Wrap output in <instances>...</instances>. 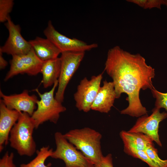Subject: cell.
Masks as SVG:
<instances>
[{
    "label": "cell",
    "instance_id": "obj_1",
    "mask_svg": "<svg viewBox=\"0 0 167 167\" xmlns=\"http://www.w3.org/2000/svg\"><path fill=\"white\" fill-rule=\"evenodd\" d=\"M105 71L113 80L116 99L122 93L128 96L126 100L128 105L121 114L136 117L147 114L141 102L139 92L153 89L152 79L155 72L145 59L139 54H132L116 46L108 52Z\"/></svg>",
    "mask_w": 167,
    "mask_h": 167
},
{
    "label": "cell",
    "instance_id": "obj_2",
    "mask_svg": "<svg viewBox=\"0 0 167 167\" xmlns=\"http://www.w3.org/2000/svg\"><path fill=\"white\" fill-rule=\"evenodd\" d=\"M64 135L94 167L101 163L104 156L101 148L102 135L100 132L86 127L71 130Z\"/></svg>",
    "mask_w": 167,
    "mask_h": 167
},
{
    "label": "cell",
    "instance_id": "obj_3",
    "mask_svg": "<svg viewBox=\"0 0 167 167\" xmlns=\"http://www.w3.org/2000/svg\"><path fill=\"white\" fill-rule=\"evenodd\" d=\"M35 128L34 120L28 113L21 112L10 133V146L20 156H31L36 152V145L33 137Z\"/></svg>",
    "mask_w": 167,
    "mask_h": 167
},
{
    "label": "cell",
    "instance_id": "obj_4",
    "mask_svg": "<svg viewBox=\"0 0 167 167\" xmlns=\"http://www.w3.org/2000/svg\"><path fill=\"white\" fill-rule=\"evenodd\" d=\"M58 84V80L54 83L49 91L43 93H41L37 88L33 90L40 98V100L37 101L36 108L31 116L34 121L36 129L47 121L56 124L60 114L66 110L62 103L58 101L54 96Z\"/></svg>",
    "mask_w": 167,
    "mask_h": 167
},
{
    "label": "cell",
    "instance_id": "obj_5",
    "mask_svg": "<svg viewBox=\"0 0 167 167\" xmlns=\"http://www.w3.org/2000/svg\"><path fill=\"white\" fill-rule=\"evenodd\" d=\"M56 148L51 157L62 160L65 167H94L92 163L65 138L64 134L56 132L54 135Z\"/></svg>",
    "mask_w": 167,
    "mask_h": 167
},
{
    "label": "cell",
    "instance_id": "obj_6",
    "mask_svg": "<svg viewBox=\"0 0 167 167\" xmlns=\"http://www.w3.org/2000/svg\"><path fill=\"white\" fill-rule=\"evenodd\" d=\"M61 71L55 98L62 103L66 87L83 60L84 52H66L61 53Z\"/></svg>",
    "mask_w": 167,
    "mask_h": 167
},
{
    "label": "cell",
    "instance_id": "obj_7",
    "mask_svg": "<svg viewBox=\"0 0 167 167\" xmlns=\"http://www.w3.org/2000/svg\"><path fill=\"white\" fill-rule=\"evenodd\" d=\"M103 73L92 76L90 79L85 77L82 79L74 95L75 106L79 111L88 112L91 110L92 105L101 87Z\"/></svg>",
    "mask_w": 167,
    "mask_h": 167
},
{
    "label": "cell",
    "instance_id": "obj_8",
    "mask_svg": "<svg viewBox=\"0 0 167 167\" xmlns=\"http://www.w3.org/2000/svg\"><path fill=\"white\" fill-rule=\"evenodd\" d=\"M44 33L46 38L51 41L61 52H84L97 48L96 43H88L75 38H71L59 32L49 21Z\"/></svg>",
    "mask_w": 167,
    "mask_h": 167
},
{
    "label": "cell",
    "instance_id": "obj_9",
    "mask_svg": "<svg viewBox=\"0 0 167 167\" xmlns=\"http://www.w3.org/2000/svg\"><path fill=\"white\" fill-rule=\"evenodd\" d=\"M12 56L10 69L4 78L5 81L19 74L36 75L41 73L43 61L37 56L32 48L26 54Z\"/></svg>",
    "mask_w": 167,
    "mask_h": 167
},
{
    "label": "cell",
    "instance_id": "obj_10",
    "mask_svg": "<svg viewBox=\"0 0 167 167\" xmlns=\"http://www.w3.org/2000/svg\"><path fill=\"white\" fill-rule=\"evenodd\" d=\"M160 109L155 107L149 116L147 114L139 118L135 124L128 131L141 133L150 137L160 146L162 144L159 139L158 129L160 123L167 118V113H161Z\"/></svg>",
    "mask_w": 167,
    "mask_h": 167
},
{
    "label": "cell",
    "instance_id": "obj_11",
    "mask_svg": "<svg viewBox=\"0 0 167 167\" xmlns=\"http://www.w3.org/2000/svg\"><path fill=\"white\" fill-rule=\"evenodd\" d=\"M5 25L9 32L8 37L0 51L12 56L26 54L32 49L29 41H26L21 33V28L12 21L10 16Z\"/></svg>",
    "mask_w": 167,
    "mask_h": 167
},
{
    "label": "cell",
    "instance_id": "obj_12",
    "mask_svg": "<svg viewBox=\"0 0 167 167\" xmlns=\"http://www.w3.org/2000/svg\"><path fill=\"white\" fill-rule=\"evenodd\" d=\"M0 96L3 102L10 109L26 113L32 116L36 108L37 97L34 95H30L27 90L20 94L10 95H5L0 90Z\"/></svg>",
    "mask_w": 167,
    "mask_h": 167
},
{
    "label": "cell",
    "instance_id": "obj_13",
    "mask_svg": "<svg viewBox=\"0 0 167 167\" xmlns=\"http://www.w3.org/2000/svg\"><path fill=\"white\" fill-rule=\"evenodd\" d=\"M21 112L11 109L0 100V152L9 142L11 131Z\"/></svg>",
    "mask_w": 167,
    "mask_h": 167
},
{
    "label": "cell",
    "instance_id": "obj_14",
    "mask_svg": "<svg viewBox=\"0 0 167 167\" xmlns=\"http://www.w3.org/2000/svg\"><path fill=\"white\" fill-rule=\"evenodd\" d=\"M116 94L113 82H103L92 105L91 110L102 113H108L113 106Z\"/></svg>",
    "mask_w": 167,
    "mask_h": 167
},
{
    "label": "cell",
    "instance_id": "obj_15",
    "mask_svg": "<svg viewBox=\"0 0 167 167\" xmlns=\"http://www.w3.org/2000/svg\"><path fill=\"white\" fill-rule=\"evenodd\" d=\"M37 56L43 61L58 58L61 52L49 40L37 37L29 41Z\"/></svg>",
    "mask_w": 167,
    "mask_h": 167
},
{
    "label": "cell",
    "instance_id": "obj_16",
    "mask_svg": "<svg viewBox=\"0 0 167 167\" xmlns=\"http://www.w3.org/2000/svg\"><path fill=\"white\" fill-rule=\"evenodd\" d=\"M120 135L124 144V148L145 151L148 147L154 146L152 140L142 133L122 131Z\"/></svg>",
    "mask_w": 167,
    "mask_h": 167
},
{
    "label": "cell",
    "instance_id": "obj_17",
    "mask_svg": "<svg viewBox=\"0 0 167 167\" xmlns=\"http://www.w3.org/2000/svg\"><path fill=\"white\" fill-rule=\"evenodd\" d=\"M61 66L60 58L43 61L41 73L42 75L41 83L44 88L51 86L58 80Z\"/></svg>",
    "mask_w": 167,
    "mask_h": 167
},
{
    "label": "cell",
    "instance_id": "obj_18",
    "mask_svg": "<svg viewBox=\"0 0 167 167\" xmlns=\"http://www.w3.org/2000/svg\"><path fill=\"white\" fill-rule=\"evenodd\" d=\"M53 150L49 147L43 146L36 151L37 155L30 162L27 164H22L19 167H47L45 164L46 159L51 157Z\"/></svg>",
    "mask_w": 167,
    "mask_h": 167
},
{
    "label": "cell",
    "instance_id": "obj_19",
    "mask_svg": "<svg viewBox=\"0 0 167 167\" xmlns=\"http://www.w3.org/2000/svg\"><path fill=\"white\" fill-rule=\"evenodd\" d=\"M124 151L128 155L146 162L149 167H159L150 158L145 151L128 148H124Z\"/></svg>",
    "mask_w": 167,
    "mask_h": 167
},
{
    "label": "cell",
    "instance_id": "obj_20",
    "mask_svg": "<svg viewBox=\"0 0 167 167\" xmlns=\"http://www.w3.org/2000/svg\"><path fill=\"white\" fill-rule=\"evenodd\" d=\"M14 4L13 0H0V22L6 21Z\"/></svg>",
    "mask_w": 167,
    "mask_h": 167
},
{
    "label": "cell",
    "instance_id": "obj_21",
    "mask_svg": "<svg viewBox=\"0 0 167 167\" xmlns=\"http://www.w3.org/2000/svg\"><path fill=\"white\" fill-rule=\"evenodd\" d=\"M151 91L153 96L156 99L155 107L160 109L163 108L167 111V92H160L154 87Z\"/></svg>",
    "mask_w": 167,
    "mask_h": 167
},
{
    "label": "cell",
    "instance_id": "obj_22",
    "mask_svg": "<svg viewBox=\"0 0 167 167\" xmlns=\"http://www.w3.org/2000/svg\"><path fill=\"white\" fill-rule=\"evenodd\" d=\"M145 151L150 158L159 167H167V160H163L158 155V150L154 146L148 147Z\"/></svg>",
    "mask_w": 167,
    "mask_h": 167
},
{
    "label": "cell",
    "instance_id": "obj_23",
    "mask_svg": "<svg viewBox=\"0 0 167 167\" xmlns=\"http://www.w3.org/2000/svg\"><path fill=\"white\" fill-rule=\"evenodd\" d=\"M14 156L13 152H6L0 159V167H16L13 161Z\"/></svg>",
    "mask_w": 167,
    "mask_h": 167
},
{
    "label": "cell",
    "instance_id": "obj_24",
    "mask_svg": "<svg viewBox=\"0 0 167 167\" xmlns=\"http://www.w3.org/2000/svg\"><path fill=\"white\" fill-rule=\"evenodd\" d=\"M163 4L165 5V0H147L143 8L150 9L153 7H156L161 9V5Z\"/></svg>",
    "mask_w": 167,
    "mask_h": 167
},
{
    "label": "cell",
    "instance_id": "obj_25",
    "mask_svg": "<svg viewBox=\"0 0 167 167\" xmlns=\"http://www.w3.org/2000/svg\"><path fill=\"white\" fill-rule=\"evenodd\" d=\"M95 167H113L111 154H109L104 156L101 163Z\"/></svg>",
    "mask_w": 167,
    "mask_h": 167
},
{
    "label": "cell",
    "instance_id": "obj_26",
    "mask_svg": "<svg viewBox=\"0 0 167 167\" xmlns=\"http://www.w3.org/2000/svg\"><path fill=\"white\" fill-rule=\"evenodd\" d=\"M2 53L0 51V69L1 70L5 68L7 66L8 62L2 57Z\"/></svg>",
    "mask_w": 167,
    "mask_h": 167
},
{
    "label": "cell",
    "instance_id": "obj_27",
    "mask_svg": "<svg viewBox=\"0 0 167 167\" xmlns=\"http://www.w3.org/2000/svg\"><path fill=\"white\" fill-rule=\"evenodd\" d=\"M127 1L134 3L143 8L147 0H128Z\"/></svg>",
    "mask_w": 167,
    "mask_h": 167
},
{
    "label": "cell",
    "instance_id": "obj_28",
    "mask_svg": "<svg viewBox=\"0 0 167 167\" xmlns=\"http://www.w3.org/2000/svg\"><path fill=\"white\" fill-rule=\"evenodd\" d=\"M165 5H166L167 6V0H165Z\"/></svg>",
    "mask_w": 167,
    "mask_h": 167
}]
</instances>
